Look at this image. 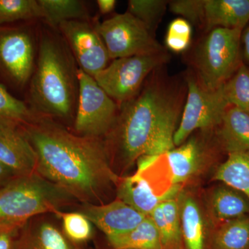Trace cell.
<instances>
[{
  "instance_id": "obj_1",
  "label": "cell",
  "mask_w": 249,
  "mask_h": 249,
  "mask_svg": "<svg viewBox=\"0 0 249 249\" xmlns=\"http://www.w3.org/2000/svg\"><path fill=\"white\" fill-rule=\"evenodd\" d=\"M187 96L184 74L170 76L165 65L150 73L139 92L119 106L104 142L109 157L125 167L142 157H158L175 148Z\"/></svg>"
},
{
  "instance_id": "obj_2",
  "label": "cell",
  "mask_w": 249,
  "mask_h": 249,
  "mask_svg": "<svg viewBox=\"0 0 249 249\" xmlns=\"http://www.w3.org/2000/svg\"><path fill=\"white\" fill-rule=\"evenodd\" d=\"M20 127L37 155L36 172L76 201L96 204L120 182L103 139L72 133L38 114Z\"/></svg>"
},
{
  "instance_id": "obj_3",
  "label": "cell",
  "mask_w": 249,
  "mask_h": 249,
  "mask_svg": "<svg viewBox=\"0 0 249 249\" xmlns=\"http://www.w3.org/2000/svg\"><path fill=\"white\" fill-rule=\"evenodd\" d=\"M35 70L30 80L29 101L36 114L51 119L76 116L78 70L61 35L40 31Z\"/></svg>"
},
{
  "instance_id": "obj_4",
  "label": "cell",
  "mask_w": 249,
  "mask_h": 249,
  "mask_svg": "<svg viewBox=\"0 0 249 249\" xmlns=\"http://www.w3.org/2000/svg\"><path fill=\"white\" fill-rule=\"evenodd\" d=\"M74 201L37 172L17 177L0 189V224L23 226L40 214H55Z\"/></svg>"
},
{
  "instance_id": "obj_5",
  "label": "cell",
  "mask_w": 249,
  "mask_h": 249,
  "mask_svg": "<svg viewBox=\"0 0 249 249\" xmlns=\"http://www.w3.org/2000/svg\"><path fill=\"white\" fill-rule=\"evenodd\" d=\"M241 29L215 28L205 35L188 55L190 69L209 89L220 88L242 63Z\"/></svg>"
},
{
  "instance_id": "obj_6",
  "label": "cell",
  "mask_w": 249,
  "mask_h": 249,
  "mask_svg": "<svg viewBox=\"0 0 249 249\" xmlns=\"http://www.w3.org/2000/svg\"><path fill=\"white\" fill-rule=\"evenodd\" d=\"M183 74L187 96L179 124L174 135L175 147L183 144L196 131L217 129L230 106L224 97L222 85L217 89H209L191 69H188Z\"/></svg>"
},
{
  "instance_id": "obj_7",
  "label": "cell",
  "mask_w": 249,
  "mask_h": 249,
  "mask_svg": "<svg viewBox=\"0 0 249 249\" xmlns=\"http://www.w3.org/2000/svg\"><path fill=\"white\" fill-rule=\"evenodd\" d=\"M170 58L166 52L115 59L93 78L120 106L134 98L150 73L158 67L166 65Z\"/></svg>"
},
{
  "instance_id": "obj_8",
  "label": "cell",
  "mask_w": 249,
  "mask_h": 249,
  "mask_svg": "<svg viewBox=\"0 0 249 249\" xmlns=\"http://www.w3.org/2000/svg\"><path fill=\"white\" fill-rule=\"evenodd\" d=\"M94 26L112 60L167 52L143 23L128 12L116 14Z\"/></svg>"
},
{
  "instance_id": "obj_9",
  "label": "cell",
  "mask_w": 249,
  "mask_h": 249,
  "mask_svg": "<svg viewBox=\"0 0 249 249\" xmlns=\"http://www.w3.org/2000/svg\"><path fill=\"white\" fill-rule=\"evenodd\" d=\"M78 104L75 116L76 134L103 139L109 133L119 114V106L92 76L78 70Z\"/></svg>"
},
{
  "instance_id": "obj_10",
  "label": "cell",
  "mask_w": 249,
  "mask_h": 249,
  "mask_svg": "<svg viewBox=\"0 0 249 249\" xmlns=\"http://www.w3.org/2000/svg\"><path fill=\"white\" fill-rule=\"evenodd\" d=\"M36 38L26 27L0 25V80L22 89L36 67Z\"/></svg>"
},
{
  "instance_id": "obj_11",
  "label": "cell",
  "mask_w": 249,
  "mask_h": 249,
  "mask_svg": "<svg viewBox=\"0 0 249 249\" xmlns=\"http://www.w3.org/2000/svg\"><path fill=\"white\" fill-rule=\"evenodd\" d=\"M57 29L80 70L93 77L107 66L109 53L94 24L75 19L60 23Z\"/></svg>"
},
{
  "instance_id": "obj_12",
  "label": "cell",
  "mask_w": 249,
  "mask_h": 249,
  "mask_svg": "<svg viewBox=\"0 0 249 249\" xmlns=\"http://www.w3.org/2000/svg\"><path fill=\"white\" fill-rule=\"evenodd\" d=\"M215 130H199V134H192L181 145L163 155L170 170L173 186H181L196 173L204 160L217 152H224L216 134L211 139Z\"/></svg>"
},
{
  "instance_id": "obj_13",
  "label": "cell",
  "mask_w": 249,
  "mask_h": 249,
  "mask_svg": "<svg viewBox=\"0 0 249 249\" xmlns=\"http://www.w3.org/2000/svg\"><path fill=\"white\" fill-rule=\"evenodd\" d=\"M80 212L107 237L130 231L147 217L119 199L107 204H83Z\"/></svg>"
},
{
  "instance_id": "obj_14",
  "label": "cell",
  "mask_w": 249,
  "mask_h": 249,
  "mask_svg": "<svg viewBox=\"0 0 249 249\" xmlns=\"http://www.w3.org/2000/svg\"><path fill=\"white\" fill-rule=\"evenodd\" d=\"M0 163L16 177L36 173L37 155L20 127L0 123Z\"/></svg>"
},
{
  "instance_id": "obj_15",
  "label": "cell",
  "mask_w": 249,
  "mask_h": 249,
  "mask_svg": "<svg viewBox=\"0 0 249 249\" xmlns=\"http://www.w3.org/2000/svg\"><path fill=\"white\" fill-rule=\"evenodd\" d=\"M180 186H173L166 194H158L150 179L142 172L137 171L132 176L121 178L117 186L118 199L141 213L150 216L162 202L177 197Z\"/></svg>"
},
{
  "instance_id": "obj_16",
  "label": "cell",
  "mask_w": 249,
  "mask_h": 249,
  "mask_svg": "<svg viewBox=\"0 0 249 249\" xmlns=\"http://www.w3.org/2000/svg\"><path fill=\"white\" fill-rule=\"evenodd\" d=\"M34 219L23 226L11 249H78L52 222Z\"/></svg>"
},
{
  "instance_id": "obj_17",
  "label": "cell",
  "mask_w": 249,
  "mask_h": 249,
  "mask_svg": "<svg viewBox=\"0 0 249 249\" xmlns=\"http://www.w3.org/2000/svg\"><path fill=\"white\" fill-rule=\"evenodd\" d=\"M249 23V0H205L203 31L244 29Z\"/></svg>"
},
{
  "instance_id": "obj_18",
  "label": "cell",
  "mask_w": 249,
  "mask_h": 249,
  "mask_svg": "<svg viewBox=\"0 0 249 249\" xmlns=\"http://www.w3.org/2000/svg\"><path fill=\"white\" fill-rule=\"evenodd\" d=\"M215 134L227 155L249 151V114L229 106L216 129Z\"/></svg>"
},
{
  "instance_id": "obj_19",
  "label": "cell",
  "mask_w": 249,
  "mask_h": 249,
  "mask_svg": "<svg viewBox=\"0 0 249 249\" xmlns=\"http://www.w3.org/2000/svg\"><path fill=\"white\" fill-rule=\"evenodd\" d=\"M177 197L163 201L150 214L160 232L163 249H183L179 202Z\"/></svg>"
},
{
  "instance_id": "obj_20",
  "label": "cell",
  "mask_w": 249,
  "mask_h": 249,
  "mask_svg": "<svg viewBox=\"0 0 249 249\" xmlns=\"http://www.w3.org/2000/svg\"><path fill=\"white\" fill-rule=\"evenodd\" d=\"M178 197L185 249H205L206 231L199 206L191 196L180 195Z\"/></svg>"
},
{
  "instance_id": "obj_21",
  "label": "cell",
  "mask_w": 249,
  "mask_h": 249,
  "mask_svg": "<svg viewBox=\"0 0 249 249\" xmlns=\"http://www.w3.org/2000/svg\"><path fill=\"white\" fill-rule=\"evenodd\" d=\"M107 239L113 249H163L160 232L150 216L130 231Z\"/></svg>"
},
{
  "instance_id": "obj_22",
  "label": "cell",
  "mask_w": 249,
  "mask_h": 249,
  "mask_svg": "<svg viewBox=\"0 0 249 249\" xmlns=\"http://www.w3.org/2000/svg\"><path fill=\"white\" fill-rule=\"evenodd\" d=\"M213 213L221 222L249 214V199L240 191L223 184L213 193Z\"/></svg>"
},
{
  "instance_id": "obj_23",
  "label": "cell",
  "mask_w": 249,
  "mask_h": 249,
  "mask_svg": "<svg viewBox=\"0 0 249 249\" xmlns=\"http://www.w3.org/2000/svg\"><path fill=\"white\" fill-rule=\"evenodd\" d=\"M213 179L240 191L249 199V151L228 155L218 166Z\"/></svg>"
},
{
  "instance_id": "obj_24",
  "label": "cell",
  "mask_w": 249,
  "mask_h": 249,
  "mask_svg": "<svg viewBox=\"0 0 249 249\" xmlns=\"http://www.w3.org/2000/svg\"><path fill=\"white\" fill-rule=\"evenodd\" d=\"M212 249H249V214L222 222L213 236Z\"/></svg>"
},
{
  "instance_id": "obj_25",
  "label": "cell",
  "mask_w": 249,
  "mask_h": 249,
  "mask_svg": "<svg viewBox=\"0 0 249 249\" xmlns=\"http://www.w3.org/2000/svg\"><path fill=\"white\" fill-rule=\"evenodd\" d=\"M43 9V20L49 27L57 29L65 21L82 19L89 20L88 9L79 0H38Z\"/></svg>"
},
{
  "instance_id": "obj_26",
  "label": "cell",
  "mask_w": 249,
  "mask_h": 249,
  "mask_svg": "<svg viewBox=\"0 0 249 249\" xmlns=\"http://www.w3.org/2000/svg\"><path fill=\"white\" fill-rule=\"evenodd\" d=\"M37 115L25 103L12 96L0 83V123L22 127Z\"/></svg>"
},
{
  "instance_id": "obj_27",
  "label": "cell",
  "mask_w": 249,
  "mask_h": 249,
  "mask_svg": "<svg viewBox=\"0 0 249 249\" xmlns=\"http://www.w3.org/2000/svg\"><path fill=\"white\" fill-rule=\"evenodd\" d=\"M228 104L249 114V67L242 62L231 78L222 85Z\"/></svg>"
},
{
  "instance_id": "obj_28",
  "label": "cell",
  "mask_w": 249,
  "mask_h": 249,
  "mask_svg": "<svg viewBox=\"0 0 249 249\" xmlns=\"http://www.w3.org/2000/svg\"><path fill=\"white\" fill-rule=\"evenodd\" d=\"M44 18L38 0H0V25Z\"/></svg>"
},
{
  "instance_id": "obj_29",
  "label": "cell",
  "mask_w": 249,
  "mask_h": 249,
  "mask_svg": "<svg viewBox=\"0 0 249 249\" xmlns=\"http://www.w3.org/2000/svg\"><path fill=\"white\" fill-rule=\"evenodd\" d=\"M169 1L165 0H129L128 11L139 19L155 36V31L164 16Z\"/></svg>"
},
{
  "instance_id": "obj_30",
  "label": "cell",
  "mask_w": 249,
  "mask_h": 249,
  "mask_svg": "<svg viewBox=\"0 0 249 249\" xmlns=\"http://www.w3.org/2000/svg\"><path fill=\"white\" fill-rule=\"evenodd\" d=\"M55 214L61 218L62 232L73 245H82L92 237V224L81 213L58 211Z\"/></svg>"
},
{
  "instance_id": "obj_31",
  "label": "cell",
  "mask_w": 249,
  "mask_h": 249,
  "mask_svg": "<svg viewBox=\"0 0 249 249\" xmlns=\"http://www.w3.org/2000/svg\"><path fill=\"white\" fill-rule=\"evenodd\" d=\"M192 26L186 19L177 18L168 26L165 45L166 48L175 53H183L191 43Z\"/></svg>"
},
{
  "instance_id": "obj_32",
  "label": "cell",
  "mask_w": 249,
  "mask_h": 249,
  "mask_svg": "<svg viewBox=\"0 0 249 249\" xmlns=\"http://www.w3.org/2000/svg\"><path fill=\"white\" fill-rule=\"evenodd\" d=\"M205 0H173L168 8L173 14L182 16L191 25L202 30Z\"/></svg>"
},
{
  "instance_id": "obj_33",
  "label": "cell",
  "mask_w": 249,
  "mask_h": 249,
  "mask_svg": "<svg viewBox=\"0 0 249 249\" xmlns=\"http://www.w3.org/2000/svg\"><path fill=\"white\" fill-rule=\"evenodd\" d=\"M23 226L0 224V249H12L14 241Z\"/></svg>"
},
{
  "instance_id": "obj_34",
  "label": "cell",
  "mask_w": 249,
  "mask_h": 249,
  "mask_svg": "<svg viewBox=\"0 0 249 249\" xmlns=\"http://www.w3.org/2000/svg\"><path fill=\"white\" fill-rule=\"evenodd\" d=\"M241 53L242 62L249 67V23L241 35Z\"/></svg>"
},
{
  "instance_id": "obj_35",
  "label": "cell",
  "mask_w": 249,
  "mask_h": 249,
  "mask_svg": "<svg viewBox=\"0 0 249 249\" xmlns=\"http://www.w3.org/2000/svg\"><path fill=\"white\" fill-rule=\"evenodd\" d=\"M16 178L17 177L11 170L0 163V189Z\"/></svg>"
},
{
  "instance_id": "obj_36",
  "label": "cell",
  "mask_w": 249,
  "mask_h": 249,
  "mask_svg": "<svg viewBox=\"0 0 249 249\" xmlns=\"http://www.w3.org/2000/svg\"><path fill=\"white\" fill-rule=\"evenodd\" d=\"M96 4L101 14L106 15L114 11L116 7V1L115 0H97Z\"/></svg>"
}]
</instances>
